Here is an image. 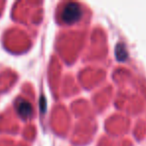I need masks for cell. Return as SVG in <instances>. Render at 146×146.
<instances>
[{
  "instance_id": "1",
  "label": "cell",
  "mask_w": 146,
  "mask_h": 146,
  "mask_svg": "<svg viewBox=\"0 0 146 146\" xmlns=\"http://www.w3.org/2000/svg\"><path fill=\"white\" fill-rule=\"evenodd\" d=\"M82 9L77 3H68L64 7L62 12V20L65 23H74L80 19Z\"/></svg>"
},
{
  "instance_id": "2",
  "label": "cell",
  "mask_w": 146,
  "mask_h": 146,
  "mask_svg": "<svg viewBox=\"0 0 146 146\" xmlns=\"http://www.w3.org/2000/svg\"><path fill=\"white\" fill-rule=\"evenodd\" d=\"M17 111H18L19 115L23 118H26L28 116L31 115L32 113V106L30 105L29 102H27L26 100H21L20 102L17 103Z\"/></svg>"
},
{
  "instance_id": "3",
  "label": "cell",
  "mask_w": 146,
  "mask_h": 146,
  "mask_svg": "<svg viewBox=\"0 0 146 146\" xmlns=\"http://www.w3.org/2000/svg\"><path fill=\"white\" fill-rule=\"evenodd\" d=\"M116 56L119 60H124L127 56V52L125 50V47L122 44H119L116 48Z\"/></svg>"
}]
</instances>
